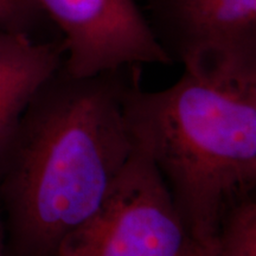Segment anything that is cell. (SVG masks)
<instances>
[{
  "label": "cell",
  "instance_id": "7a4b0ae2",
  "mask_svg": "<svg viewBox=\"0 0 256 256\" xmlns=\"http://www.w3.org/2000/svg\"><path fill=\"white\" fill-rule=\"evenodd\" d=\"M134 142L151 156L194 241L216 244L224 215L256 186V83L188 72L147 92L142 66L124 98Z\"/></svg>",
  "mask_w": 256,
  "mask_h": 256
},
{
  "label": "cell",
  "instance_id": "9c48e42d",
  "mask_svg": "<svg viewBox=\"0 0 256 256\" xmlns=\"http://www.w3.org/2000/svg\"><path fill=\"white\" fill-rule=\"evenodd\" d=\"M180 256H218L216 252V246H208L194 241V238L188 243L186 249Z\"/></svg>",
  "mask_w": 256,
  "mask_h": 256
},
{
  "label": "cell",
  "instance_id": "52a82bcc",
  "mask_svg": "<svg viewBox=\"0 0 256 256\" xmlns=\"http://www.w3.org/2000/svg\"><path fill=\"white\" fill-rule=\"evenodd\" d=\"M216 252L218 256H256V202L252 196L226 211L216 235Z\"/></svg>",
  "mask_w": 256,
  "mask_h": 256
},
{
  "label": "cell",
  "instance_id": "30bf717a",
  "mask_svg": "<svg viewBox=\"0 0 256 256\" xmlns=\"http://www.w3.org/2000/svg\"><path fill=\"white\" fill-rule=\"evenodd\" d=\"M8 244H6V232L4 218H2V210H0V256H6V250H8Z\"/></svg>",
  "mask_w": 256,
  "mask_h": 256
},
{
  "label": "cell",
  "instance_id": "3957f363",
  "mask_svg": "<svg viewBox=\"0 0 256 256\" xmlns=\"http://www.w3.org/2000/svg\"><path fill=\"white\" fill-rule=\"evenodd\" d=\"M191 235L151 156L134 150L94 212L56 256H180Z\"/></svg>",
  "mask_w": 256,
  "mask_h": 256
},
{
  "label": "cell",
  "instance_id": "5b68a950",
  "mask_svg": "<svg viewBox=\"0 0 256 256\" xmlns=\"http://www.w3.org/2000/svg\"><path fill=\"white\" fill-rule=\"evenodd\" d=\"M62 34L70 75L128 66L172 64L136 0H38Z\"/></svg>",
  "mask_w": 256,
  "mask_h": 256
},
{
  "label": "cell",
  "instance_id": "6da1fadb",
  "mask_svg": "<svg viewBox=\"0 0 256 256\" xmlns=\"http://www.w3.org/2000/svg\"><path fill=\"white\" fill-rule=\"evenodd\" d=\"M136 66L38 89L0 151V210L14 256H56L101 204L132 154L124 98Z\"/></svg>",
  "mask_w": 256,
  "mask_h": 256
},
{
  "label": "cell",
  "instance_id": "ba28073f",
  "mask_svg": "<svg viewBox=\"0 0 256 256\" xmlns=\"http://www.w3.org/2000/svg\"><path fill=\"white\" fill-rule=\"evenodd\" d=\"M0 30L34 40H62V34L38 0H0Z\"/></svg>",
  "mask_w": 256,
  "mask_h": 256
},
{
  "label": "cell",
  "instance_id": "8992f818",
  "mask_svg": "<svg viewBox=\"0 0 256 256\" xmlns=\"http://www.w3.org/2000/svg\"><path fill=\"white\" fill-rule=\"evenodd\" d=\"M64 57L62 40L40 42L0 30V151L31 98Z\"/></svg>",
  "mask_w": 256,
  "mask_h": 256
},
{
  "label": "cell",
  "instance_id": "277c9868",
  "mask_svg": "<svg viewBox=\"0 0 256 256\" xmlns=\"http://www.w3.org/2000/svg\"><path fill=\"white\" fill-rule=\"evenodd\" d=\"M144 14L185 72L256 83V0H145Z\"/></svg>",
  "mask_w": 256,
  "mask_h": 256
}]
</instances>
